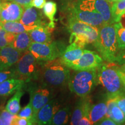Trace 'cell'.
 <instances>
[{
	"label": "cell",
	"instance_id": "cell-32",
	"mask_svg": "<svg viewBox=\"0 0 125 125\" xmlns=\"http://www.w3.org/2000/svg\"><path fill=\"white\" fill-rule=\"evenodd\" d=\"M7 31L5 30L0 24V49L9 45L7 41Z\"/></svg>",
	"mask_w": 125,
	"mask_h": 125
},
{
	"label": "cell",
	"instance_id": "cell-4",
	"mask_svg": "<svg viewBox=\"0 0 125 125\" xmlns=\"http://www.w3.org/2000/svg\"><path fill=\"white\" fill-rule=\"evenodd\" d=\"M70 70L61 60L60 57L45 62L41 65L40 77L45 85L60 87L68 81Z\"/></svg>",
	"mask_w": 125,
	"mask_h": 125
},
{
	"label": "cell",
	"instance_id": "cell-43",
	"mask_svg": "<svg viewBox=\"0 0 125 125\" xmlns=\"http://www.w3.org/2000/svg\"><path fill=\"white\" fill-rule=\"evenodd\" d=\"M107 1H109V2H116L117 1H118V0H107Z\"/></svg>",
	"mask_w": 125,
	"mask_h": 125
},
{
	"label": "cell",
	"instance_id": "cell-14",
	"mask_svg": "<svg viewBox=\"0 0 125 125\" xmlns=\"http://www.w3.org/2000/svg\"><path fill=\"white\" fill-rule=\"evenodd\" d=\"M19 21L25 26L30 27H35L38 26L46 25L41 12L32 7L24 8Z\"/></svg>",
	"mask_w": 125,
	"mask_h": 125
},
{
	"label": "cell",
	"instance_id": "cell-36",
	"mask_svg": "<svg viewBox=\"0 0 125 125\" xmlns=\"http://www.w3.org/2000/svg\"><path fill=\"white\" fill-rule=\"evenodd\" d=\"M115 62L119 65L125 64V49L120 51L117 55Z\"/></svg>",
	"mask_w": 125,
	"mask_h": 125
},
{
	"label": "cell",
	"instance_id": "cell-39",
	"mask_svg": "<svg viewBox=\"0 0 125 125\" xmlns=\"http://www.w3.org/2000/svg\"><path fill=\"white\" fill-rule=\"evenodd\" d=\"M78 125H91V122H90L89 118L87 116H84L79 120L78 122Z\"/></svg>",
	"mask_w": 125,
	"mask_h": 125
},
{
	"label": "cell",
	"instance_id": "cell-15",
	"mask_svg": "<svg viewBox=\"0 0 125 125\" xmlns=\"http://www.w3.org/2000/svg\"><path fill=\"white\" fill-rule=\"evenodd\" d=\"M26 81L18 78H11L0 83V97H7L15 93L24 87Z\"/></svg>",
	"mask_w": 125,
	"mask_h": 125
},
{
	"label": "cell",
	"instance_id": "cell-25",
	"mask_svg": "<svg viewBox=\"0 0 125 125\" xmlns=\"http://www.w3.org/2000/svg\"><path fill=\"white\" fill-rule=\"evenodd\" d=\"M70 115L71 111L70 107L68 106L59 109L53 117L51 125H62L67 124L69 121Z\"/></svg>",
	"mask_w": 125,
	"mask_h": 125
},
{
	"label": "cell",
	"instance_id": "cell-16",
	"mask_svg": "<svg viewBox=\"0 0 125 125\" xmlns=\"http://www.w3.org/2000/svg\"><path fill=\"white\" fill-rule=\"evenodd\" d=\"M107 111L105 117L110 118L116 123L121 125L125 122V114L117 105L116 96L107 97Z\"/></svg>",
	"mask_w": 125,
	"mask_h": 125
},
{
	"label": "cell",
	"instance_id": "cell-23",
	"mask_svg": "<svg viewBox=\"0 0 125 125\" xmlns=\"http://www.w3.org/2000/svg\"><path fill=\"white\" fill-rule=\"evenodd\" d=\"M0 24L6 31L15 34L21 33L23 32H29L35 28L34 27L25 26L20 23L19 21H5V22L0 21Z\"/></svg>",
	"mask_w": 125,
	"mask_h": 125
},
{
	"label": "cell",
	"instance_id": "cell-10",
	"mask_svg": "<svg viewBox=\"0 0 125 125\" xmlns=\"http://www.w3.org/2000/svg\"><path fill=\"white\" fill-rule=\"evenodd\" d=\"M43 86H32L31 85L29 89L30 94V101L32 104L35 116L38 111L52 98L51 92Z\"/></svg>",
	"mask_w": 125,
	"mask_h": 125
},
{
	"label": "cell",
	"instance_id": "cell-20",
	"mask_svg": "<svg viewBox=\"0 0 125 125\" xmlns=\"http://www.w3.org/2000/svg\"><path fill=\"white\" fill-rule=\"evenodd\" d=\"M83 48L73 42L65 48L60 57L61 60L65 65L79 59L83 52Z\"/></svg>",
	"mask_w": 125,
	"mask_h": 125
},
{
	"label": "cell",
	"instance_id": "cell-27",
	"mask_svg": "<svg viewBox=\"0 0 125 125\" xmlns=\"http://www.w3.org/2000/svg\"><path fill=\"white\" fill-rule=\"evenodd\" d=\"M118 48L120 51L125 49V23L122 20L114 23Z\"/></svg>",
	"mask_w": 125,
	"mask_h": 125
},
{
	"label": "cell",
	"instance_id": "cell-35",
	"mask_svg": "<svg viewBox=\"0 0 125 125\" xmlns=\"http://www.w3.org/2000/svg\"><path fill=\"white\" fill-rule=\"evenodd\" d=\"M46 0H32L31 3V7L41 9L44 7Z\"/></svg>",
	"mask_w": 125,
	"mask_h": 125
},
{
	"label": "cell",
	"instance_id": "cell-17",
	"mask_svg": "<svg viewBox=\"0 0 125 125\" xmlns=\"http://www.w3.org/2000/svg\"><path fill=\"white\" fill-rule=\"evenodd\" d=\"M51 28L46 25H42L35 27L29 31L31 41L33 42L49 43L52 42Z\"/></svg>",
	"mask_w": 125,
	"mask_h": 125
},
{
	"label": "cell",
	"instance_id": "cell-13",
	"mask_svg": "<svg viewBox=\"0 0 125 125\" xmlns=\"http://www.w3.org/2000/svg\"><path fill=\"white\" fill-rule=\"evenodd\" d=\"M60 107V105L57 101L51 100L37 112L35 116L36 125H51L53 117Z\"/></svg>",
	"mask_w": 125,
	"mask_h": 125
},
{
	"label": "cell",
	"instance_id": "cell-9",
	"mask_svg": "<svg viewBox=\"0 0 125 125\" xmlns=\"http://www.w3.org/2000/svg\"><path fill=\"white\" fill-rule=\"evenodd\" d=\"M103 59L100 55L94 51L83 50L79 59L66 65L75 71L97 70L103 64Z\"/></svg>",
	"mask_w": 125,
	"mask_h": 125
},
{
	"label": "cell",
	"instance_id": "cell-18",
	"mask_svg": "<svg viewBox=\"0 0 125 125\" xmlns=\"http://www.w3.org/2000/svg\"><path fill=\"white\" fill-rule=\"evenodd\" d=\"M91 105L90 100L87 98V96L83 97V99L79 101L75 107L74 112L72 114L70 124L72 125H78V122L82 117L84 116H88Z\"/></svg>",
	"mask_w": 125,
	"mask_h": 125
},
{
	"label": "cell",
	"instance_id": "cell-8",
	"mask_svg": "<svg viewBox=\"0 0 125 125\" xmlns=\"http://www.w3.org/2000/svg\"><path fill=\"white\" fill-rule=\"evenodd\" d=\"M65 49L64 45L60 42H52L49 43L32 42L29 51L38 61L45 62L60 57Z\"/></svg>",
	"mask_w": 125,
	"mask_h": 125
},
{
	"label": "cell",
	"instance_id": "cell-30",
	"mask_svg": "<svg viewBox=\"0 0 125 125\" xmlns=\"http://www.w3.org/2000/svg\"><path fill=\"white\" fill-rule=\"evenodd\" d=\"M0 115L3 125H14L16 119L18 116V115H14L10 113L5 108L1 109Z\"/></svg>",
	"mask_w": 125,
	"mask_h": 125
},
{
	"label": "cell",
	"instance_id": "cell-29",
	"mask_svg": "<svg viewBox=\"0 0 125 125\" xmlns=\"http://www.w3.org/2000/svg\"><path fill=\"white\" fill-rule=\"evenodd\" d=\"M17 115L19 117L29 119L32 125H36L35 115L34 114L33 108L30 101H29V104L21 109Z\"/></svg>",
	"mask_w": 125,
	"mask_h": 125
},
{
	"label": "cell",
	"instance_id": "cell-33",
	"mask_svg": "<svg viewBox=\"0 0 125 125\" xmlns=\"http://www.w3.org/2000/svg\"><path fill=\"white\" fill-rule=\"evenodd\" d=\"M117 105L125 114V92L116 96Z\"/></svg>",
	"mask_w": 125,
	"mask_h": 125
},
{
	"label": "cell",
	"instance_id": "cell-24",
	"mask_svg": "<svg viewBox=\"0 0 125 125\" xmlns=\"http://www.w3.org/2000/svg\"><path fill=\"white\" fill-rule=\"evenodd\" d=\"M24 94V92L21 89L17 91L13 96L8 101L5 108L10 113L14 115H17L21 110L20 100Z\"/></svg>",
	"mask_w": 125,
	"mask_h": 125
},
{
	"label": "cell",
	"instance_id": "cell-6",
	"mask_svg": "<svg viewBox=\"0 0 125 125\" xmlns=\"http://www.w3.org/2000/svg\"><path fill=\"white\" fill-rule=\"evenodd\" d=\"M76 71L70 76L68 87L70 91L78 96L85 97L89 95L98 84L97 70Z\"/></svg>",
	"mask_w": 125,
	"mask_h": 125
},
{
	"label": "cell",
	"instance_id": "cell-28",
	"mask_svg": "<svg viewBox=\"0 0 125 125\" xmlns=\"http://www.w3.org/2000/svg\"><path fill=\"white\" fill-rule=\"evenodd\" d=\"M125 10V1H119L114 2L112 6V12L114 23L118 22Z\"/></svg>",
	"mask_w": 125,
	"mask_h": 125
},
{
	"label": "cell",
	"instance_id": "cell-12",
	"mask_svg": "<svg viewBox=\"0 0 125 125\" xmlns=\"http://www.w3.org/2000/svg\"><path fill=\"white\" fill-rule=\"evenodd\" d=\"M21 53L10 45L0 49V71L8 70L16 64L21 57Z\"/></svg>",
	"mask_w": 125,
	"mask_h": 125
},
{
	"label": "cell",
	"instance_id": "cell-42",
	"mask_svg": "<svg viewBox=\"0 0 125 125\" xmlns=\"http://www.w3.org/2000/svg\"><path fill=\"white\" fill-rule=\"evenodd\" d=\"M1 109H0V113H1ZM3 125V123H2V119H1V115H0V125Z\"/></svg>",
	"mask_w": 125,
	"mask_h": 125
},
{
	"label": "cell",
	"instance_id": "cell-44",
	"mask_svg": "<svg viewBox=\"0 0 125 125\" xmlns=\"http://www.w3.org/2000/svg\"><path fill=\"white\" fill-rule=\"evenodd\" d=\"M1 0H0V12H1Z\"/></svg>",
	"mask_w": 125,
	"mask_h": 125
},
{
	"label": "cell",
	"instance_id": "cell-11",
	"mask_svg": "<svg viewBox=\"0 0 125 125\" xmlns=\"http://www.w3.org/2000/svg\"><path fill=\"white\" fill-rule=\"evenodd\" d=\"M24 8L17 3L8 1L1 3L0 21H19Z\"/></svg>",
	"mask_w": 125,
	"mask_h": 125
},
{
	"label": "cell",
	"instance_id": "cell-34",
	"mask_svg": "<svg viewBox=\"0 0 125 125\" xmlns=\"http://www.w3.org/2000/svg\"><path fill=\"white\" fill-rule=\"evenodd\" d=\"M31 121H30L29 119L21 118V117L17 116L14 125H31Z\"/></svg>",
	"mask_w": 125,
	"mask_h": 125
},
{
	"label": "cell",
	"instance_id": "cell-1",
	"mask_svg": "<svg viewBox=\"0 0 125 125\" xmlns=\"http://www.w3.org/2000/svg\"><path fill=\"white\" fill-rule=\"evenodd\" d=\"M93 45L103 59L115 62L120 50L118 48L114 23L104 24L99 28V33Z\"/></svg>",
	"mask_w": 125,
	"mask_h": 125
},
{
	"label": "cell",
	"instance_id": "cell-41",
	"mask_svg": "<svg viewBox=\"0 0 125 125\" xmlns=\"http://www.w3.org/2000/svg\"><path fill=\"white\" fill-rule=\"evenodd\" d=\"M119 69L121 70L122 71H123V73H125V64L121 65V66L120 67H119Z\"/></svg>",
	"mask_w": 125,
	"mask_h": 125
},
{
	"label": "cell",
	"instance_id": "cell-38",
	"mask_svg": "<svg viewBox=\"0 0 125 125\" xmlns=\"http://www.w3.org/2000/svg\"><path fill=\"white\" fill-rule=\"evenodd\" d=\"M97 125H116V123L114 122L113 120L111 119L107 118L105 117L104 118H103L102 120H101L100 121L98 122Z\"/></svg>",
	"mask_w": 125,
	"mask_h": 125
},
{
	"label": "cell",
	"instance_id": "cell-22",
	"mask_svg": "<svg viewBox=\"0 0 125 125\" xmlns=\"http://www.w3.org/2000/svg\"><path fill=\"white\" fill-rule=\"evenodd\" d=\"M31 42L29 32H23L16 34L15 40L10 45L22 53L29 50Z\"/></svg>",
	"mask_w": 125,
	"mask_h": 125
},
{
	"label": "cell",
	"instance_id": "cell-31",
	"mask_svg": "<svg viewBox=\"0 0 125 125\" xmlns=\"http://www.w3.org/2000/svg\"><path fill=\"white\" fill-rule=\"evenodd\" d=\"M11 78H18L15 68H9L8 70L0 71V83Z\"/></svg>",
	"mask_w": 125,
	"mask_h": 125
},
{
	"label": "cell",
	"instance_id": "cell-45",
	"mask_svg": "<svg viewBox=\"0 0 125 125\" xmlns=\"http://www.w3.org/2000/svg\"><path fill=\"white\" fill-rule=\"evenodd\" d=\"M125 1V0H118L117 1Z\"/></svg>",
	"mask_w": 125,
	"mask_h": 125
},
{
	"label": "cell",
	"instance_id": "cell-5",
	"mask_svg": "<svg viewBox=\"0 0 125 125\" xmlns=\"http://www.w3.org/2000/svg\"><path fill=\"white\" fill-rule=\"evenodd\" d=\"M67 27L71 33L70 43H75L82 48L87 44L93 43L99 33L98 27L82 22L71 17L68 18Z\"/></svg>",
	"mask_w": 125,
	"mask_h": 125
},
{
	"label": "cell",
	"instance_id": "cell-3",
	"mask_svg": "<svg viewBox=\"0 0 125 125\" xmlns=\"http://www.w3.org/2000/svg\"><path fill=\"white\" fill-rule=\"evenodd\" d=\"M115 62L102 64L97 69V82L104 87L107 97H115L125 92V88L118 73Z\"/></svg>",
	"mask_w": 125,
	"mask_h": 125
},
{
	"label": "cell",
	"instance_id": "cell-7",
	"mask_svg": "<svg viewBox=\"0 0 125 125\" xmlns=\"http://www.w3.org/2000/svg\"><path fill=\"white\" fill-rule=\"evenodd\" d=\"M38 61L29 51L20 57L15 67L19 78L26 82L37 80L40 77L41 65Z\"/></svg>",
	"mask_w": 125,
	"mask_h": 125
},
{
	"label": "cell",
	"instance_id": "cell-19",
	"mask_svg": "<svg viewBox=\"0 0 125 125\" xmlns=\"http://www.w3.org/2000/svg\"><path fill=\"white\" fill-rule=\"evenodd\" d=\"M94 7L102 16L105 24L114 23L112 12V2L107 0H93Z\"/></svg>",
	"mask_w": 125,
	"mask_h": 125
},
{
	"label": "cell",
	"instance_id": "cell-40",
	"mask_svg": "<svg viewBox=\"0 0 125 125\" xmlns=\"http://www.w3.org/2000/svg\"><path fill=\"white\" fill-rule=\"evenodd\" d=\"M118 73L119 75L120 78H121V79L122 81V82L123 86H124L125 88V73H123V71H122L119 68H118Z\"/></svg>",
	"mask_w": 125,
	"mask_h": 125
},
{
	"label": "cell",
	"instance_id": "cell-26",
	"mask_svg": "<svg viewBox=\"0 0 125 125\" xmlns=\"http://www.w3.org/2000/svg\"><path fill=\"white\" fill-rule=\"evenodd\" d=\"M43 12L45 16L49 20L48 26L51 29L54 27V16L57 12V4L52 1H49L45 3L43 8Z\"/></svg>",
	"mask_w": 125,
	"mask_h": 125
},
{
	"label": "cell",
	"instance_id": "cell-2",
	"mask_svg": "<svg viewBox=\"0 0 125 125\" xmlns=\"http://www.w3.org/2000/svg\"><path fill=\"white\" fill-rule=\"evenodd\" d=\"M69 17L100 28L105 24L100 14L95 9L93 0H74L67 6Z\"/></svg>",
	"mask_w": 125,
	"mask_h": 125
},
{
	"label": "cell",
	"instance_id": "cell-21",
	"mask_svg": "<svg viewBox=\"0 0 125 125\" xmlns=\"http://www.w3.org/2000/svg\"><path fill=\"white\" fill-rule=\"evenodd\" d=\"M107 107L106 103L101 102L90 107L88 116L92 125H97L104 118L107 114Z\"/></svg>",
	"mask_w": 125,
	"mask_h": 125
},
{
	"label": "cell",
	"instance_id": "cell-37",
	"mask_svg": "<svg viewBox=\"0 0 125 125\" xmlns=\"http://www.w3.org/2000/svg\"><path fill=\"white\" fill-rule=\"evenodd\" d=\"M7 1L16 2L22 6L24 8H26L31 7V3L32 0H7Z\"/></svg>",
	"mask_w": 125,
	"mask_h": 125
}]
</instances>
